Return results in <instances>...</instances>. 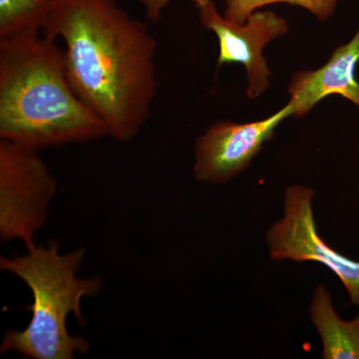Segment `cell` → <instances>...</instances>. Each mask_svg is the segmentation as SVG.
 <instances>
[{
    "mask_svg": "<svg viewBox=\"0 0 359 359\" xmlns=\"http://www.w3.org/2000/svg\"><path fill=\"white\" fill-rule=\"evenodd\" d=\"M41 32L62 40L68 79L108 137L134 140L158 92L157 41L147 25L117 0H53Z\"/></svg>",
    "mask_w": 359,
    "mask_h": 359,
    "instance_id": "6da1fadb",
    "label": "cell"
},
{
    "mask_svg": "<svg viewBox=\"0 0 359 359\" xmlns=\"http://www.w3.org/2000/svg\"><path fill=\"white\" fill-rule=\"evenodd\" d=\"M105 137L68 79L57 39L41 32L0 39V139L39 152Z\"/></svg>",
    "mask_w": 359,
    "mask_h": 359,
    "instance_id": "7a4b0ae2",
    "label": "cell"
},
{
    "mask_svg": "<svg viewBox=\"0 0 359 359\" xmlns=\"http://www.w3.org/2000/svg\"><path fill=\"white\" fill-rule=\"evenodd\" d=\"M86 250L80 248L67 254L59 252V244L27 248L25 256L0 259V269L20 278L33 295L32 318L25 330H9L4 334L1 353H20L32 359H72L84 355L90 344L80 335H71L67 328L70 314L80 325L82 299L100 292V278H79Z\"/></svg>",
    "mask_w": 359,
    "mask_h": 359,
    "instance_id": "3957f363",
    "label": "cell"
},
{
    "mask_svg": "<svg viewBox=\"0 0 359 359\" xmlns=\"http://www.w3.org/2000/svg\"><path fill=\"white\" fill-rule=\"evenodd\" d=\"M57 180L39 151L0 139V238L27 248L43 228Z\"/></svg>",
    "mask_w": 359,
    "mask_h": 359,
    "instance_id": "277c9868",
    "label": "cell"
},
{
    "mask_svg": "<svg viewBox=\"0 0 359 359\" xmlns=\"http://www.w3.org/2000/svg\"><path fill=\"white\" fill-rule=\"evenodd\" d=\"M314 191L295 185L285 191L283 216L266 233L269 256L275 262H316L330 269L346 287L351 304L359 308V262L337 252L318 235L314 219Z\"/></svg>",
    "mask_w": 359,
    "mask_h": 359,
    "instance_id": "5b68a950",
    "label": "cell"
},
{
    "mask_svg": "<svg viewBox=\"0 0 359 359\" xmlns=\"http://www.w3.org/2000/svg\"><path fill=\"white\" fill-rule=\"evenodd\" d=\"M193 1L199 11L203 26L218 37V65H244L249 78L248 96L255 99L263 94L269 87L271 76L263 50L271 40L287 32V21L271 11H255L240 25L222 16L212 0Z\"/></svg>",
    "mask_w": 359,
    "mask_h": 359,
    "instance_id": "8992f818",
    "label": "cell"
},
{
    "mask_svg": "<svg viewBox=\"0 0 359 359\" xmlns=\"http://www.w3.org/2000/svg\"><path fill=\"white\" fill-rule=\"evenodd\" d=\"M292 114L294 109L287 104L259 121L215 123L196 140L194 178L208 184L231 181L247 169L264 144L273 138L276 127Z\"/></svg>",
    "mask_w": 359,
    "mask_h": 359,
    "instance_id": "52a82bcc",
    "label": "cell"
},
{
    "mask_svg": "<svg viewBox=\"0 0 359 359\" xmlns=\"http://www.w3.org/2000/svg\"><path fill=\"white\" fill-rule=\"evenodd\" d=\"M358 61L359 29L348 43L335 49L327 65L292 76L289 87L292 115H306L316 104L332 94L342 96L359 107V83L355 78Z\"/></svg>",
    "mask_w": 359,
    "mask_h": 359,
    "instance_id": "ba28073f",
    "label": "cell"
},
{
    "mask_svg": "<svg viewBox=\"0 0 359 359\" xmlns=\"http://www.w3.org/2000/svg\"><path fill=\"white\" fill-rule=\"evenodd\" d=\"M309 313L320 337L323 359H359V314L353 320H341L323 285L314 290Z\"/></svg>",
    "mask_w": 359,
    "mask_h": 359,
    "instance_id": "9c48e42d",
    "label": "cell"
},
{
    "mask_svg": "<svg viewBox=\"0 0 359 359\" xmlns=\"http://www.w3.org/2000/svg\"><path fill=\"white\" fill-rule=\"evenodd\" d=\"M53 0H0V39L41 32Z\"/></svg>",
    "mask_w": 359,
    "mask_h": 359,
    "instance_id": "30bf717a",
    "label": "cell"
},
{
    "mask_svg": "<svg viewBox=\"0 0 359 359\" xmlns=\"http://www.w3.org/2000/svg\"><path fill=\"white\" fill-rule=\"evenodd\" d=\"M224 18L231 22L245 23L250 14L269 4H287L311 11L320 20H327L334 13L337 0H224Z\"/></svg>",
    "mask_w": 359,
    "mask_h": 359,
    "instance_id": "8fae6325",
    "label": "cell"
},
{
    "mask_svg": "<svg viewBox=\"0 0 359 359\" xmlns=\"http://www.w3.org/2000/svg\"><path fill=\"white\" fill-rule=\"evenodd\" d=\"M145 9L146 18L157 22L162 16L163 11L171 2V0H138Z\"/></svg>",
    "mask_w": 359,
    "mask_h": 359,
    "instance_id": "7c38bea8",
    "label": "cell"
}]
</instances>
